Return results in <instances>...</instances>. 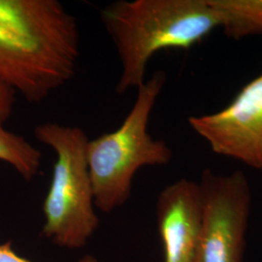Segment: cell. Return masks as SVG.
Segmentation results:
<instances>
[{
	"label": "cell",
	"instance_id": "cell-1",
	"mask_svg": "<svg viewBox=\"0 0 262 262\" xmlns=\"http://www.w3.org/2000/svg\"><path fill=\"white\" fill-rule=\"evenodd\" d=\"M80 32L57 0H0V81L40 103L75 76Z\"/></svg>",
	"mask_w": 262,
	"mask_h": 262
},
{
	"label": "cell",
	"instance_id": "cell-2",
	"mask_svg": "<svg viewBox=\"0 0 262 262\" xmlns=\"http://www.w3.org/2000/svg\"><path fill=\"white\" fill-rule=\"evenodd\" d=\"M100 20L120 60V95L146 82L157 53L190 49L224 24L212 0H119L100 10Z\"/></svg>",
	"mask_w": 262,
	"mask_h": 262
},
{
	"label": "cell",
	"instance_id": "cell-3",
	"mask_svg": "<svg viewBox=\"0 0 262 262\" xmlns=\"http://www.w3.org/2000/svg\"><path fill=\"white\" fill-rule=\"evenodd\" d=\"M166 81L158 71L137 89L130 111L116 130L102 134L86 146L89 171L95 207L111 213L129 199L135 174L146 166L166 165L173 150L163 140L148 132L152 109Z\"/></svg>",
	"mask_w": 262,
	"mask_h": 262
},
{
	"label": "cell",
	"instance_id": "cell-4",
	"mask_svg": "<svg viewBox=\"0 0 262 262\" xmlns=\"http://www.w3.org/2000/svg\"><path fill=\"white\" fill-rule=\"evenodd\" d=\"M39 142L55 151L56 161L42 210V236L69 250L85 247L99 227L89 171V138L77 126L44 122L34 128Z\"/></svg>",
	"mask_w": 262,
	"mask_h": 262
},
{
	"label": "cell",
	"instance_id": "cell-5",
	"mask_svg": "<svg viewBox=\"0 0 262 262\" xmlns=\"http://www.w3.org/2000/svg\"><path fill=\"white\" fill-rule=\"evenodd\" d=\"M201 222L197 262H243L252 195L242 171L207 169L198 182Z\"/></svg>",
	"mask_w": 262,
	"mask_h": 262
},
{
	"label": "cell",
	"instance_id": "cell-6",
	"mask_svg": "<svg viewBox=\"0 0 262 262\" xmlns=\"http://www.w3.org/2000/svg\"><path fill=\"white\" fill-rule=\"evenodd\" d=\"M187 122L216 155L262 170V73L224 109Z\"/></svg>",
	"mask_w": 262,
	"mask_h": 262
},
{
	"label": "cell",
	"instance_id": "cell-7",
	"mask_svg": "<svg viewBox=\"0 0 262 262\" xmlns=\"http://www.w3.org/2000/svg\"><path fill=\"white\" fill-rule=\"evenodd\" d=\"M201 212L197 182L180 179L160 191L157 220L164 262H197Z\"/></svg>",
	"mask_w": 262,
	"mask_h": 262
},
{
	"label": "cell",
	"instance_id": "cell-8",
	"mask_svg": "<svg viewBox=\"0 0 262 262\" xmlns=\"http://www.w3.org/2000/svg\"><path fill=\"white\" fill-rule=\"evenodd\" d=\"M223 16L225 33L234 39L262 34V0H212Z\"/></svg>",
	"mask_w": 262,
	"mask_h": 262
},
{
	"label": "cell",
	"instance_id": "cell-9",
	"mask_svg": "<svg viewBox=\"0 0 262 262\" xmlns=\"http://www.w3.org/2000/svg\"><path fill=\"white\" fill-rule=\"evenodd\" d=\"M0 160L7 162L26 181H30L40 170L42 154L24 137L0 124Z\"/></svg>",
	"mask_w": 262,
	"mask_h": 262
},
{
	"label": "cell",
	"instance_id": "cell-10",
	"mask_svg": "<svg viewBox=\"0 0 262 262\" xmlns=\"http://www.w3.org/2000/svg\"><path fill=\"white\" fill-rule=\"evenodd\" d=\"M16 92L0 81V124L7 122L13 113Z\"/></svg>",
	"mask_w": 262,
	"mask_h": 262
},
{
	"label": "cell",
	"instance_id": "cell-11",
	"mask_svg": "<svg viewBox=\"0 0 262 262\" xmlns=\"http://www.w3.org/2000/svg\"><path fill=\"white\" fill-rule=\"evenodd\" d=\"M0 262H33L28 258L21 256L17 253L14 248L12 242L0 244ZM77 262H99L96 257L91 254H86L80 258Z\"/></svg>",
	"mask_w": 262,
	"mask_h": 262
}]
</instances>
